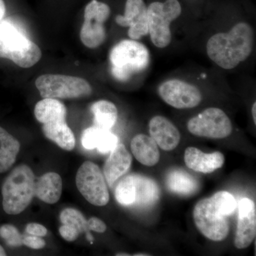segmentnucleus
<instances>
[{
    "label": "nucleus",
    "instance_id": "1",
    "mask_svg": "<svg viewBox=\"0 0 256 256\" xmlns=\"http://www.w3.org/2000/svg\"><path fill=\"white\" fill-rule=\"evenodd\" d=\"M254 41L252 26L247 23H238L230 32L210 37L207 42V54L220 68L230 70L248 58Z\"/></svg>",
    "mask_w": 256,
    "mask_h": 256
},
{
    "label": "nucleus",
    "instance_id": "2",
    "mask_svg": "<svg viewBox=\"0 0 256 256\" xmlns=\"http://www.w3.org/2000/svg\"><path fill=\"white\" fill-rule=\"evenodd\" d=\"M236 208V202L228 192H216L210 198H204L196 204L193 218L198 230L206 238L222 242L229 234L228 216Z\"/></svg>",
    "mask_w": 256,
    "mask_h": 256
},
{
    "label": "nucleus",
    "instance_id": "3",
    "mask_svg": "<svg viewBox=\"0 0 256 256\" xmlns=\"http://www.w3.org/2000/svg\"><path fill=\"white\" fill-rule=\"evenodd\" d=\"M35 175L30 166H16L5 178L2 188L5 213L18 215L26 210L35 196Z\"/></svg>",
    "mask_w": 256,
    "mask_h": 256
},
{
    "label": "nucleus",
    "instance_id": "4",
    "mask_svg": "<svg viewBox=\"0 0 256 256\" xmlns=\"http://www.w3.org/2000/svg\"><path fill=\"white\" fill-rule=\"evenodd\" d=\"M0 58L28 68L40 62L42 52L14 24L4 20L0 22Z\"/></svg>",
    "mask_w": 256,
    "mask_h": 256
},
{
    "label": "nucleus",
    "instance_id": "5",
    "mask_svg": "<svg viewBox=\"0 0 256 256\" xmlns=\"http://www.w3.org/2000/svg\"><path fill=\"white\" fill-rule=\"evenodd\" d=\"M111 74L116 80L126 82L133 75L144 72L150 62L148 48L133 40H124L110 50Z\"/></svg>",
    "mask_w": 256,
    "mask_h": 256
},
{
    "label": "nucleus",
    "instance_id": "6",
    "mask_svg": "<svg viewBox=\"0 0 256 256\" xmlns=\"http://www.w3.org/2000/svg\"><path fill=\"white\" fill-rule=\"evenodd\" d=\"M35 85L44 98H80L92 94L86 80L72 76L44 74L37 78Z\"/></svg>",
    "mask_w": 256,
    "mask_h": 256
},
{
    "label": "nucleus",
    "instance_id": "7",
    "mask_svg": "<svg viewBox=\"0 0 256 256\" xmlns=\"http://www.w3.org/2000/svg\"><path fill=\"white\" fill-rule=\"evenodd\" d=\"M181 4L178 0L154 2L148 8V30L151 41L158 48H165L172 40L170 24L180 16Z\"/></svg>",
    "mask_w": 256,
    "mask_h": 256
},
{
    "label": "nucleus",
    "instance_id": "8",
    "mask_svg": "<svg viewBox=\"0 0 256 256\" xmlns=\"http://www.w3.org/2000/svg\"><path fill=\"white\" fill-rule=\"evenodd\" d=\"M76 184L82 196L94 206H104L108 203L110 195L105 176L95 163H82L76 176Z\"/></svg>",
    "mask_w": 256,
    "mask_h": 256
},
{
    "label": "nucleus",
    "instance_id": "9",
    "mask_svg": "<svg viewBox=\"0 0 256 256\" xmlns=\"http://www.w3.org/2000/svg\"><path fill=\"white\" fill-rule=\"evenodd\" d=\"M110 15V6L106 3L92 0L86 5L80 38L82 43L88 48H98L104 43L106 38L104 23Z\"/></svg>",
    "mask_w": 256,
    "mask_h": 256
},
{
    "label": "nucleus",
    "instance_id": "10",
    "mask_svg": "<svg viewBox=\"0 0 256 256\" xmlns=\"http://www.w3.org/2000/svg\"><path fill=\"white\" fill-rule=\"evenodd\" d=\"M188 131L198 137L223 139L232 132L230 119L223 110L217 108H210L190 120Z\"/></svg>",
    "mask_w": 256,
    "mask_h": 256
},
{
    "label": "nucleus",
    "instance_id": "11",
    "mask_svg": "<svg viewBox=\"0 0 256 256\" xmlns=\"http://www.w3.org/2000/svg\"><path fill=\"white\" fill-rule=\"evenodd\" d=\"M161 98L175 108H192L200 105L202 92L198 88L178 79L166 80L158 88Z\"/></svg>",
    "mask_w": 256,
    "mask_h": 256
},
{
    "label": "nucleus",
    "instance_id": "12",
    "mask_svg": "<svg viewBox=\"0 0 256 256\" xmlns=\"http://www.w3.org/2000/svg\"><path fill=\"white\" fill-rule=\"evenodd\" d=\"M116 22L120 26L129 28L131 40H140L149 33L148 8L143 0H127L124 15H118Z\"/></svg>",
    "mask_w": 256,
    "mask_h": 256
},
{
    "label": "nucleus",
    "instance_id": "13",
    "mask_svg": "<svg viewBox=\"0 0 256 256\" xmlns=\"http://www.w3.org/2000/svg\"><path fill=\"white\" fill-rule=\"evenodd\" d=\"M256 204L250 198H242L238 203V218L234 244L238 249L248 248L256 238Z\"/></svg>",
    "mask_w": 256,
    "mask_h": 256
},
{
    "label": "nucleus",
    "instance_id": "14",
    "mask_svg": "<svg viewBox=\"0 0 256 256\" xmlns=\"http://www.w3.org/2000/svg\"><path fill=\"white\" fill-rule=\"evenodd\" d=\"M149 131L151 138L163 150H173L180 144V131L171 121L163 116H154L150 120Z\"/></svg>",
    "mask_w": 256,
    "mask_h": 256
},
{
    "label": "nucleus",
    "instance_id": "15",
    "mask_svg": "<svg viewBox=\"0 0 256 256\" xmlns=\"http://www.w3.org/2000/svg\"><path fill=\"white\" fill-rule=\"evenodd\" d=\"M184 162L190 169L197 172L210 174L223 166L225 158L220 152L206 154L196 148L188 146L185 150Z\"/></svg>",
    "mask_w": 256,
    "mask_h": 256
},
{
    "label": "nucleus",
    "instance_id": "16",
    "mask_svg": "<svg viewBox=\"0 0 256 256\" xmlns=\"http://www.w3.org/2000/svg\"><path fill=\"white\" fill-rule=\"evenodd\" d=\"M132 161V156L124 144H118L110 152L104 166V175L109 186H114L116 182L128 172Z\"/></svg>",
    "mask_w": 256,
    "mask_h": 256
},
{
    "label": "nucleus",
    "instance_id": "17",
    "mask_svg": "<svg viewBox=\"0 0 256 256\" xmlns=\"http://www.w3.org/2000/svg\"><path fill=\"white\" fill-rule=\"evenodd\" d=\"M82 146L89 150L97 149L102 154L110 152L118 144V138L110 130L90 127L82 132Z\"/></svg>",
    "mask_w": 256,
    "mask_h": 256
},
{
    "label": "nucleus",
    "instance_id": "18",
    "mask_svg": "<svg viewBox=\"0 0 256 256\" xmlns=\"http://www.w3.org/2000/svg\"><path fill=\"white\" fill-rule=\"evenodd\" d=\"M63 191V181L58 173L47 172L35 184V196L48 204L60 201Z\"/></svg>",
    "mask_w": 256,
    "mask_h": 256
},
{
    "label": "nucleus",
    "instance_id": "19",
    "mask_svg": "<svg viewBox=\"0 0 256 256\" xmlns=\"http://www.w3.org/2000/svg\"><path fill=\"white\" fill-rule=\"evenodd\" d=\"M133 156L140 163L148 166L158 164L160 153L156 141L144 134H139L133 138L130 144Z\"/></svg>",
    "mask_w": 256,
    "mask_h": 256
},
{
    "label": "nucleus",
    "instance_id": "20",
    "mask_svg": "<svg viewBox=\"0 0 256 256\" xmlns=\"http://www.w3.org/2000/svg\"><path fill=\"white\" fill-rule=\"evenodd\" d=\"M42 131L48 139L54 142L64 150L72 151L75 148V136L66 120L43 124Z\"/></svg>",
    "mask_w": 256,
    "mask_h": 256
},
{
    "label": "nucleus",
    "instance_id": "21",
    "mask_svg": "<svg viewBox=\"0 0 256 256\" xmlns=\"http://www.w3.org/2000/svg\"><path fill=\"white\" fill-rule=\"evenodd\" d=\"M166 184L170 192L183 196L196 193L200 186L197 178L182 169L170 170L166 174Z\"/></svg>",
    "mask_w": 256,
    "mask_h": 256
},
{
    "label": "nucleus",
    "instance_id": "22",
    "mask_svg": "<svg viewBox=\"0 0 256 256\" xmlns=\"http://www.w3.org/2000/svg\"><path fill=\"white\" fill-rule=\"evenodd\" d=\"M136 186L134 206L150 207L156 204L160 196V190L158 184L141 174H133Z\"/></svg>",
    "mask_w": 256,
    "mask_h": 256
},
{
    "label": "nucleus",
    "instance_id": "23",
    "mask_svg": "<svg viewBox=\"0 0 256 256\" xmlns=\"http://www.w3.org/2000/svg\"><path fill=\"white\" fill-rule=\"evenodd\" d=\"M34 116L42 124L66 120V108L58 99L44 98L35 106Z\"/></svg>",
    "mask_w": 256,
    "mask_h": 256
},
{
    "label": "nucleus",
    "instance_id": "24",
    "mask_svg": "<svg viewBox=\"0 0 256 256\" xmlns=\"http://www.w3.org/2000/svg\"><path fill=\"white\" fill-rule=\"evenodd\" d=\"M20 150L18 140L0 127V173L5 172L13 166Z\"/></svg>",
    "mask_w": 256,
    "mask_h": 256
},
{
    "label": "nucleus",
    "instance_id": "25",
    "mask_svg": "<svg viewBox=\"0 0 256 256\" xmlns=\"http://www.w3.org/2000/svg\"><path fill=\"white\" fill-rule=\"evenodd\" d=\"M90 110L94 116V124L96 127L110 130L118 120L117 108L108 100H101L92 104Z\"/></svg>",
    "mask_w": 256,
    "mask_h": 256
},
{
    "label": "nucleus",
    "instance_id": "26",
    "mask_svg": "<svg viewBox=\"0 0 256 256\" xmlns=\"http://www.w3.org/2000/svg\"><path fill=\"white\" fill-rule=\"evenodd\" d=\"M116 200L122 206H133L136 201V186L134 176L129 174L122 178L114 191Z\"/></svg>",
    "mask_w": 256,
    "mask_h": 256
},
{
    "label": "nucleus",
    "instance_id": "27",
    "mask_svg": "<svg viewBox=\"0 0 256 256\" xmlns=\"http://www.w3.org/2000/svg\"><path fill=\"white\" fill-rule=\"evenodd\" d=\"M60 220L64 225L70 226L76 229L79 233L82 232L88 233L87 220L80 210L73 208H66L62 210L60 214Z\"/></svg>",
    "mask_w": 256,
    "mask_h": 256
},
{
    "label": "nucleus",
    "instance_id": "28",
    "mask_svg": "<svg viewBox=\"0 0 256 256\" xmlns=\"http://www.w3.org/2000/svg\"><path fill=\"white\" fill-rule=\"evenodd\" d=\"M0 237L9 246L20 247L23 245V236L11 224H4L0 227Z\"/></svg>",
    "mask_w": 256,
    "mask_h": 256
},
{
    "label": "nucleus",
    "instance_id": "29",
    "mask_svg": "<svg viewBox=\"0 0 256 256\" xmlns=\"http://www.w3.org/2000/svg\"><path fill=\"white\" fill-rule=\"evenodd\" d=\"M60 234L62 238L68 242H73L78 238L80 233L74 227L68 225H63L60 228Z\"/></svg>",
    "mask_w": 256,
    "mask_h": 256
},
{
    "label": "nucleus",
    "instance_id": "30",
    "mask_svg": "<svg viewBox=\"0 0 256 256\" xmlns=\"http://www.w3.org/2000/svg\"><path fill=\"white\" fill-rule=\"evenodd\" d=\"M23 245L30 248L38 250V249L43 248L46 246V242L42 237L30 235V236L24 237Z\"/></svg>",
    "mask_w": 256,
    "mask_h": 256
},
{
    "label": "nucleus",
    "instance_id": "31",
    "mask_svg": "<svg viewBox=\"0 0 256 256\" xmlns=\"http://www.w3.org/2000/svg\"><path fill=\"white\" fill-rule=\"evenodd\" d=\"M88 228L92 232L98 233H104L107 229L106 224L97 217H92L90 220H87Z\"/></svg>",
    "mask_w": 256,
    "mask_h": 256
},
{
    "label": "nucleus",
    "instance_id": "32",
    "mask_svg": "<svg viewBox=\"0 0 256 256\" xmlns=\"http://www.w3.org/2000/svg\"><path fill=\"white\" fill-rule=\"evenodd\" d=\"M26 232L30 235L36 236L44 237L46 235L47 229L42 224L37 223L28 224L26 227Z\"/></svg>",
    "mask_w": 256,
    "mask_h": 256
},
{
    "label": "nucleus",
    "instance_id": "33",
    "mask_svg": "<svg viewBox=\"0 0 256 256\" xmlns=\"http://www.w3.org/2000/svg\"><path fill=\"white\" fill-rule=\"evenodd\" d=\"M5 12H6V6H5L4 2L3 0H0V21L4 18Z\"/></svg>",
    "mask_w": 256,
    "mask_h": 256
},
{
    "label": "nucleus",
    "instance_id": "34",
    "mask_svg": "<svg viewBox=\"0 0 256 256\" xmlns=\"http://www.w3.org/2000/svg\"><path fill=\"white\" fill-rule=\"evenodd\" d=\"M256 102H254V105H252V119H254V124H256Z\"/></svg>",
    "mask_w": 256,
    "mask_h": 256
},
{
    "label": "nucleus",
    "instance_id": "35",
    "mask_svg": "<svg viewBox=\"0 0 256 256\" xmlns=\"http://www.w3.org/2000/svg\"><path fill=\"white\" fill-rule=\"evenodd\" d=\"M6 256V252H5L4 248L1 245H0V256Z\"/></svg>",
    "mask_w": 256,
    "mask_h": 256
},
{
    "label": "nucleus",
    "instance_id": "36",
    "mask_svg": "<svg viewBox=\"0 0 256 256\" xmlns=\"http://www.w3.org/2000/svg\"><path fill=\"white\" fill-rule=\"evenodd\" d=\"M116 256H129V255H128V254H116Z\"/></svg>",
    "mask_w": 256,
    "mask_h": 256
}]
</instances>
